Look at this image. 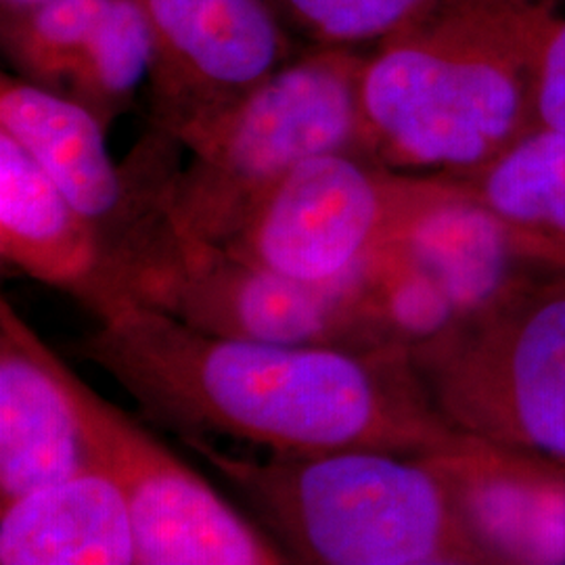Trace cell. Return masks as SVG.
I'll return each instance as SVG.
<instances>
[{"label": "cell", "mask_w": 565, "mask_h": 565, "mask_svg": "<svg viewBox=\"0 0 565 565\" xmlns=\"http://www.w3.org/2000/svg\"><path fill=\"white\" fill-rule=\"evenodd\" d=\"M497 564L565 562V476L463 436L425 457Z\"/></svg>", "instance_id": "7c38bea8"}, {"label": "cell", "mask_w": 565, "mask_h": 565, "mask_svg": "<svg viewBox=\"0 0 565 565\" xmlns=\"http://www.w3.org/2000/svg\"><path fill=\"white\" fill-rule=\"evenodd\" d=\"M315 46L380 44L431 15L446 0H270Z\"/></svg>", "instance_id": "d6986e66"}, {"label": "cell", "mask_w": 565, "mask_h": 565, "mask_svg": "<svg viewBox=\"0 0 565 565\" xmlns=\"http://www.w3.org/2000/svg\"><path fill=\"white\" fill-rule=\"evenodd\" d=\"M111 0H41L2 13V51L15 76L65 93Z\"/></svg>", "instance_id": "ac0fdd59"}, {"label": "cell", "mask_w": 565, "mask_h": 565, "mask_svg": "<svg viewBox=\"0 0 565 565\" xmlns=\"http://www.w3.org/2000/svg\"><path fill=\"white\" fill-rule=\"evenodd\" d=\"M534 107L539 126L565 132V18L553 11L536 55Z\"/></svg>", "instance_id": "ffe728a7"}, {"label": "cell", "mask_w": 565, "mask_h": 565, "mask_svg": "<svg viewBox=\"0 0 565 565\" xmlns=\"http://www.w3.org/2000/svg\"><path fill=\"white\" fill-rule=\"evenodd\" d=\"M179 438L224 436L275 455L384 450L427 457L459 434L401 345L342 348L205 333L120 302L72 345Z\"/></svg>", "instance_id": "6da1fadb"}, {"label": "cell", "mask_w": 565, "mask_h": 565, "mask_svg": "<svg viewBox=\"0 0 565 565\" xmlns=\"http://www.w3.org/2000/svg\"><path fill=\"white\" fill-rule=\"evenodd\" d=\"M377 258L338 281L289 279L186 233L163 210L160 189L103 256L82 306L99 317L114 303H139L205 333L258 342L398 345L380 308Z\"/></svg>", "instance_id": "277c9868"}, {"label": "cell", "mask_w": 565, "mask_h": 565, "mask_svg": "<svg viewBox=\"0 0 565 565\" xmlns=\"http://www.w3.org/2000/svg\"><path fill=\"white\" fill-rule=\"evenodd\" d=\"M256 511L294 564H497L425 457L335 450L245 459L181 438Z\"/></svg>", "instance_id": "3957f363"}, {"label": "cell", "mask_w": 565, "mask_h": 565, "mask_svg": "<svg viewBox=\"0 0 565 565\" xmlns=\"http://www.w3.org/2000/svg\"><path fill=\"white\" fill-rule=\"evenodd\" d=\"M411 359L459 434L565 476V275L525 285Z\"/></svg>", "instance_id": "8992f818"}, {"label": "cell", "mask_w": 565, "mask_h": 565, "mask_svg": "<svg viewBox=\"0 0 565 565\" xmlns=\"http://www.w3.org/2000/svg\"><path fill=\"white\" fill-rule=\"evenodd\" d=\"M0 564H137L135 527L120 488L93 463L0 507Z\"/></svg>", "instance_id": "4fadbf2b"}, {"label": "cell", "mask_w": 565, "mask_h": 565, "mask_svg": "<svg viewBox=\"0 0 565 565\" xmlns=\"http://www.w3.org/2000/svg\"><path fill=\"white\" fill-rule=\"evenodd\" d=\"M398 247L443 289L457 323L482 317L525 285L555 273L527 258L505 224L459 182Z\"/></svg>", "instance_id": "5bb4252c"}, {"label": "cell", "mask_w": 565, "mask_h": 565, "mask_svg": "<svg viewBox=\"0 0 565 565\" xmlns=\"http://www.w3.org/2000/svg\"><path fill=\"white\" fill-rule=\"evenodd\" d=\"M151 34L139 0H111L65 86L67 97L109 126L149 76Z\"/></svg>", "instance_id": "e0dca14e"}, {"label": "cell", "mask_w": 565, "mask_h": 565, "mask_svg": "<svg viewBox=\"0 0 565 565\" xmlns=\"http://www.w3.org/2000/svg\"><path fill=\"white\" fill-rule=\"evenodd\" d=\"M363 63L356 49L317 46L182 141L191 162L163 182L168 216L186 233L224 245L300 163L329 151L369 156Z\"/></svg>", "instance_id": "5b68a950"}, {"label": "cell", "mask_w": 565, "mask_h": 565, "mask_svg": "<svg viewBox=\"0 0 565 565\" xmlns=\"http://www.w3.org/2000/svg\"><path fill=\"white\" fill-rule=\"evenodd\" d=\"M151 34L149 105L182 145L291 60L270 0H139Z\"/></svg>", "instance_id": "9c48e42d"}, {"label": "cell", "mask_w": 565, "mask_h": 565, "mask_svg": "<svg viewBox=\"0 0 565 565\" xmlns=\"http://www.w3.org/2000/svg\"><path fill=\"white\" fill-rule=\"evenodd\" d=\"M546 0H446L380 42L361 74L366 153L408 174L465 179L536 121Z\"/></svg>", "instance_id": "7a4b0ae2"}, {"label": "cell", "mask_w": 565, "mask_h": 565, "mask_svg": "<svg viewBox=\"0 0 565 565\" xmlns=\"http://www.w3.org/2000/svg\"><path fill=\"white\" fill-rule=\"evenodd\" d=\"M505 224L527 258L565 275V132L534 126L482 170L452 179Z\"/></svg>", "instance_id": "2e32d148"}, {"label": "cell", "mask_w": 565, "mask_h": 565, "mask_svg": "<svg viewBox=\"0 0 565 565\" xmlns=\"http://www.w3.org/2000/svg\"><path fill=\"white\" fill-rule=\"evenodd\" d=\"M0 254L28 277L84 302L102 270V243L39 162L0 130Z\"/></svg>", "instance_id": "9a60e30c"}, {"label": "cell", "mask_w": 565, "mask_h": 565, "mask_svg": "<svg viewBox=\"0 0 565 565\" xmlns=\"http://www.w3.org/2000/svg\"><path fill=\"white\" fill-rule=\"evenodd\" d=\"M455 189L446 177L398 172L359 151H329L300 163L224 245L289 279L338 281L403 242Z\"/></svg>", "instance_id": "52a82bcc"}, {"label": "cell", "mask_w": 565, "mask_h": 565, "mask_svg": "<svg viewBox=\"0 0 565 565\" xmlns=\"http://www.w3.org/2000/svg\"><path fill=\"white\" fill-rule=\"evenodd\" d=\"M0 130L20 142L93 224L102 260L137 223L170 162L168 147L153 135L121 168L107 151V126L88 107L15 74L0 78Z\"/></svg>", "instance_id": "30bf717a"}, {"label": "cell", "mask_w": 565, "mask_h": 565, "mask_svg": "<svg viewBox=\"0 0 565 565\" xmlns=\"http://www.w3.org/2000/svg\"><path fill=\"white\" fill-rule=\"evenodd\" d=\"M0 2H2V13H4V11H15V9L41 2V0H0Z\"/></svg>", "instance_id": "44dd1931"}, {"label": "cell", "mask_w": 565, "mask_h": 565, "mask_svg": "<svg viewBox=\"0 0 565 565\" xmlns=\"http://www.w3.org/2000/svg\"><path fill=\"white\" fill-rule=\"evenodd\" d=\"M76 408L90 459L128 505L137 565L294 564L279 543L116 404L105 401L53 352Z\"/></svg>", "instance_id": "ba28073f"}, {"label": "cell", "mask_w": 565, "mask_h": 565, "mask_svg": "<svg viewBox=\"0 0 565 565\" xmlns=\"http://www.w3.org/2000/svg\"><path fill=\"white\" fill-rule=\"evenodd\" d=\"M93 459L53 350L0 300V507L61 482Z\"/></svg>", "instance_id": "8fae6325"}]
</instances>
